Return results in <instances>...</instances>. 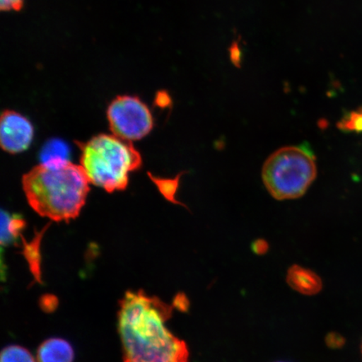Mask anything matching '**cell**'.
Listing matches in <instances>:
<instances>
[{"label": "cell", "mask_w": 362, "mask_h": 362, "mask_svg": "<svg viewBox=\"0 0 362 362\" xmlns=\"http://www.w3.org/2000/svg\"><path fill=\"white\" fill-rule=\"evenodd\" d=\"M0 362H36V361L33 354L25 348L11 345L2 351Z\"/></svg>", "instance_id": "cell-13"}, {"label": "cell", "mask_w": 362, "mask_h": 362, "mask_svg": "<svg viewBox=\"0 0 362 362\" xmlns=\"http://www.w3.org/2000/svg\"><path fill=\"white\" fill-rule=\"evenodd\" d=\"M183 174L184 173L180 174L177 177H175L173 180H165L160 181V182L161 192L163 194H164V196L166 197L167 200H169L170 202L175 204H179V205H182V204L178 202L177 200H175V193L179 187L180 176Z\"/></svg>", "instance_id": "cell-14"}, {"label": "cell", "mask_w": 362, "mask_h": 362, "mask_svg": "<svg viewBox=\"0 0 362 362\" xmlns=\"http://www.w3.org/2000/svg\"><path fill=\"white\" fill-rule=\"evenodd\" d=\"M47 230L45 228L42 230L35 235V237L30 242L25 241L23 238L22 255H24L27 262H28L29 268L31 274H33L36 282L42 283V255H40V243L43 234Z\"/></svg>", "instance_id": "cell-9"}, {"label": "cell", "mask_w": 362, "mask_h": 362, "mask_svg": "<svg viewBox=\"0 0 362 362\" xmlns=\"http://www.w3.org/2000/svg\"><path fill=\"white\" fill-rule=\"evenodd\" d=\"M76 144L81 151L80 165L90 183L107 192L126 189L130 172L142 165L141 155L132 142L115 134H98Z\"/></svg>", "instance_id": "cell-3"}, {"label": "cell", "mask_w": 362, "mask_h": 362, "mask_svg": "<svg viewBox=\"0 0 362 362\" xmlns=\"http://www.w3.org/2000/svg\"><path fill=\"white\" fill-rule=\"evenodd\" d=\"M24 2L25 0H0V8L2 11H21L24 6Z\"/></svg>", "instance_id": "cell-15"}, {"label": "cell", "mask_w": 362, "mask_h": 362, "mask_svg": "<svg viewBox=\"0 0 362 362\" xmlns=\"http://www.w3.org/2000/svg\"><path fill=\"white\" fill-rule=\"evenodd\" d=\"M287 282L294 291L305 296H315L322 288V281L318 275L298 265L288 269Z\"/></svg>", "instance_id": "cell-7"}, {"label": "cell", "mask_w": 362, "mask_h": 362, "mask_svg": "<svg viewBox=\"0 0 362 362\" xmlns=\"http://www.w3.org/2000/svg\"><path fill=\"white\" fill-rule=\"evenodd\" d=\"M34 138V127L19 112L4 111L0 121V143L4 151L16 155L24 152Z\"/></svg>", "instance_id": "cell-6"}, {"label": "cell", "mask_w": 362, "mask_h": 362, "mask_svg": "<svg viewBox=\"0 0 362 362\" xmlns=\"http://www.w3.org/2000/svg\"><path fill=\"white\" fill-rule=\"evenodd\" d=\"M173 309L143 291L126 292L117 313L124 362H189L187 343L166 327Z\"/></svg>", "instance_id": "cell-1"}, {"label": "cell", "mask_w": 362, "mask_h": 362, "mask_svg": "<svg viewBox=\"0 0 362 362\" xmlns=\"http://www.w3.org/2000/svg\"><path fill=\"white\" fill-rule=\"evenodd\" d=\"M361 352H362V346H361Z\"/></svg>", "instance_id": "cell-20"}, {"label": "cell", "mask_w": 362, "mask_h": 362, "mask_svg": "<svg viewBox=\"0 0 362 362\" xmlns=\"http://www.w3.org/2000/svg\"><path fill=\"white\" fill-rule=\"evenodd\" d=\"M25 221L19 215H11L2 211L1 214V245H11L21 236L22 230L25 228Z\"/></svg>", "instance_id": "cell-10"}, {"label": "cell", "mask_w": 362, "mask_h": 362, "mask_svg": "<svg viewBox=\"0 0 362 362\" xmlns=\"http://www.w3.org/2000/svg\"><path fill=\"white\" fill-rule=\"evenodd\" d=\"M74 350L64 339L51 338L38 348L36 362H74Z\"/></svg>", "instance_id": "cell-8"}, {"label": "cell", "mask_w": 362, "mask_h": 362, "mask_svg": "<svg viewBox=\"0 0 362 362\" xmlns=\"http://www.w3.org/2000/svg\"><path fill=\"white\" fill-rule=\"evenodd\" d=\"M83 167L69 160L42 163L23 176L27 201L40 216L57 223L80 214L90 191Z\"/></svg>", "instance_id": "cell-2"}, {"label": "cell", "mask_w": 362, "mask_h": 362, "mask_svg": "<svg viewBox=\"0 0 362 362\" xmlns=\"http://www.w3.org/2000/svg\"><path fill=\"white\" fill-rule=\"evenodd\" d=\"M230 58L234 66H236L238 68L241 67L242 52L236 43H235L230 49Z\"/></svg>", "instance_id": "cell-17"}, {"label": "cell", "mask_w": 362, "mask_h": 362, "mask_svg": "<svg viewBox=\"0 0 362 362\" xmlns=\"http://www.w3.org/2000/svg\"><path fill=\"white\" fill-rule=\"evenodd\" d=\"M107 117L112 134L127 141H138L153 128L151 110L137 97H117L108 106Z\"/></svg>", "instance_id": "cell-5"}, {"label": "cell", "mask_w": 362, "mask_h": 362, "mask_svg": "<svg viewBox=\"0 0 362 362\" xmlns=\"http://www.w3.org/2000/svg\"><path fill=\"white\" fill-rule=\"evenodd\" d=\"M252 248L253 251L257 253V255H264L268 250L269 244L264 240H257V241L253 243Z\"/></svg>", "instance_id": "cell-18"}, {"label": "cell", "mask_w": 362, "mask_h": 362, "mask_svg": "<svg viewBox=\"0 0 362 362\" xmlns=\"http://www.w3.org/2000/svg\"><path fill=\"white\" fill-rule=\"evenodd\" d=\"M58 305V300L55 296L51 294H47L40 298V307L45 312H52L56 309Z\"/></svg>", "instance_id": "cell-16"}, {"label": "cell", "mask_w": 362, "mask_h": 362, "mask_svg": "<svg viewBox=\"0 0 362 362\" xmlns=\"http://www.w3.org/2000/svg\"><path fill=\"white\" fill-rule=\"evenodd\" d=\"M316 176V157L308 143L278 149L262 171L266 189L278 201L302 197Z\"/></svg>", "instance_id": "cell-4"}, {"label": "cell", "mask_w": 362, "mask_h": 362, "mask_svg": "<svg viewBox=\"0 0 362 362\" xmlns=\"http://www.w3.org/2000/svg\"><path fill=\"white\" fill-rule=\"evenodd\" d=\"M344 133H362V107L346 113L337 124Z\"/></svg>", "instance_id": "cell-12"}, {"label": "cell", "mask_w": 362, "mask_h": 362, "mask_svg": "<svg viewBox=\"0 0 362 362\" xmlns=\"http://www.w3.org/2000/svg\"><path fill=\"white\" fill-rule=\"evenodd\" d=\"M175 306L180 310H185L188 308V300L185 296H176L175 300Z\"/></svg>", "instance_id": "cell-19"}, {"label": "cell", "mask_w": 362, "mask_h": 362, "mask_svg": "<svg viewBox=\"0 0 362 362\" xmlns=\"http://www.w3.org/2000/svg\"><path fill=\"white\" fill-rule=\"evenodd\" d=\"M69 148L61 140L54 139L45 144L42 152V163L68 160Z\"/></svg>", "instance_id": "cell-11"}]
</instances>
